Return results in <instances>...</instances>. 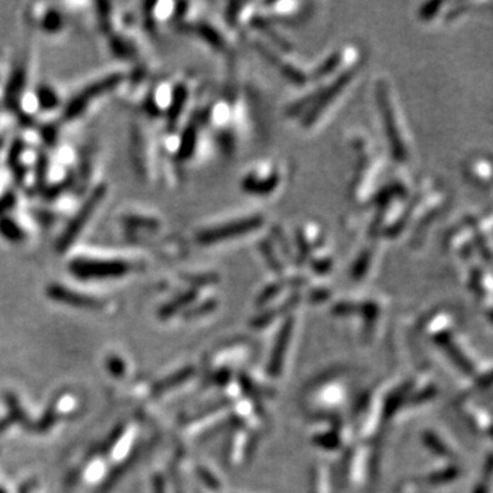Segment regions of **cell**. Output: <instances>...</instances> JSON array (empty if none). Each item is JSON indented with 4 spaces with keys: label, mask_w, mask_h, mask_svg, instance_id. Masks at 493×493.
Segmentation results:
<instances>
[{
    "label": "cell",
    "mask_w": 493,
    "mask_h": 493,
    "mask_svg": "<svg viewBox=\"0 0 493 493\" xmlns=\"http://www.w3.org/2000/svg\"><path fill=\"white\" fill-rule=\"evenodd\" d=\"M105 195H106L105 185H100V187H98L96 190L92 191V193L89 195V197L86 199V202L83 203V206L80 207V210L77 211V214L73 216V219L66 226L62 236L59 237V241H58V250L59 251H64L66 248H69L74 243V240L81 235V232L84 231L86 224L89 222L92 215L95 214L96 207L105 199Z\"/></svg>",
    "instance_id": "obj_1"
},
{
    "label": "cell",
    "mask_w": 493,
    "mask_h": 493,
    "mask_svg": "<svg viewBox=\"0 0 493 493\" xmlns=\"http://www.w3.org/2000/svg\"><path fill=\"white\" fill-rule=\"evenodd\" d=\"M71 270L76 276L84 279H108L124 276L128 273L129 266L120 260L77 259L71 263Z\"/></svg>",
    "instance_id": "obj_2"
},
{
    "label": "cell",
    "mask_w": 493,
    "mask_h": 493,
    "mask_svg": "<svg viewBox=\"0 0 493 493\" xmlns=\"http://www.w3.org/2000/svg\"><path fill=\"white\" fill-rule=\"evenodd\" d=\"M122 81V76L121 74H114V76H108L106 79L93 83L92 86H86L84 91H81L64 110V115L67 118H74L77 115H80L88 105H91L95 98L102 96L105 93L110 92L111 89H114Z\"/></svg>",
    "instance_id": "obj_3"
},
{
    "label": "cell",
    "mask_w": 493,
    "mask_h": 493,
    "mask_svg": "<svg viewBox=\"0 0 493 493\" xmlns=\"http://www.w3.org/2000/svg\"><path fill=\"white\" fill-rule=\"evenodd\" d=\"M260 224H262L260 216L247 218L243 221H236L232 224H226V225L218 226L214 229L206 231V232L199 235V240L203 244H211V243H216V241L224 240V238H229V237L238 236V235H244L247 232H251V231L257 229Z\"/></svg>",
    "instance_id": "obj_4"
},
{
    "label": "cell",
    "mask_w": 493,
    "mask_h": 493,
    "mask_svg": "<svg viewBox=\"0 0 493 493\" xmlns=\"http://www.w3.org/2000/svg\"><path fill=\"white\" fill-rule=\"evenodd\" d=\"M378 102H380V108H381V112H383V117H384V121H385L386 130H388V137L390 140L395 156L398 159H403L405 158L403 144H402V140H400V137L398 134V129H396V125H395L393 115H392L390 106H389V102H388V98H386L385 89H383V88L378 89Z\"/></svg>",
    "instance_id": "obj_5"
},
{
    "label": "cell",
    "mask_w": 493,
    "mask_h": 493,
    "mask_svg": "<svg viewBox=\"0 0 493 493\" xmlns=\"http://www.w3.org/2000/svg\"><path fill=\"white\" fill-rule=\"evenodd\" d=\"M48 294L51 298H54L55 301H62V303H67V304H71V306H77V307H86V308H96L99 306V303L95 301V299H89V298H86L83 295H79V294H74L69 289H64L62 286H58V285H54L48 289Z\"/></svg>",
    "instance_id": "obj_6"
},
{
    "label": "cell",
    "mask_w": 493,
    "mask_h": 493,
    "mask_svg": "<svg viewBox=\"0 0 493 493\" xmlns=\"http://www.w3.org/2000/svg\"><path fill=\"white\" fill-rule=\"evenodd\" d=\"M352 76V73H345V74H343L336 83H333L332 84V86L326 91V92H323L321 95V98L318 99V102H317V105L314 106V108L310 111V114H308V117H306V124H310V122H313V120L321 112L323 108H326V105L343 89V86L348 83V80H349V77Z\"/></svg>",
    "instance_id": "obj_7"
},
{
    "label": "cell",
    "mask_w": 493,
    "mask_h": 493,
    "mask_svg": "<svg viewBox=\"0 0 493 493\" xmlns=\"http://www.w3.org/2000/svg\"><path fill=\"white\" fill-rule=\"evenodd\" d=\"M111 370L115 373V374H122V364L118 361V359H114L111 361Z\"/></svg>",
    "instance_id": "obj_8"
}]
</instances>
